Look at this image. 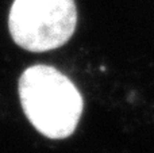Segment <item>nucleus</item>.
I'll list each match as a JSON object with an SVG mask.
<instances>
[{"label":"nucleus","instance_id":"nucleus-1","mask_svg":"<svg viewBox=\"0 0 154 153\" xmlns=\"http://www.w3.org/2000/svg\"><path fill=\"white\" fill-rule=\"evenodd\" d=\"M24 115L42 136L62 140L75 133L82 114V96L69 77L50 65H32L18 83Z\"/></svg>","mask_w":154,"mask_h":153},{"label":"nucleus","instance_id":"nucleus-2","mask_svg":"<svg viewBox=\"0 0 154 153\" xmlns=\"http://www.w3.org/2000/svg\"><path fill=\"white\" fill-rule=\"evenodd\" d=\"M77 24L75 0H15L8 15L14 42L30 52L65 45Z\"/></svg>","mask_w":154,"mask_h":153}]
</instances>
